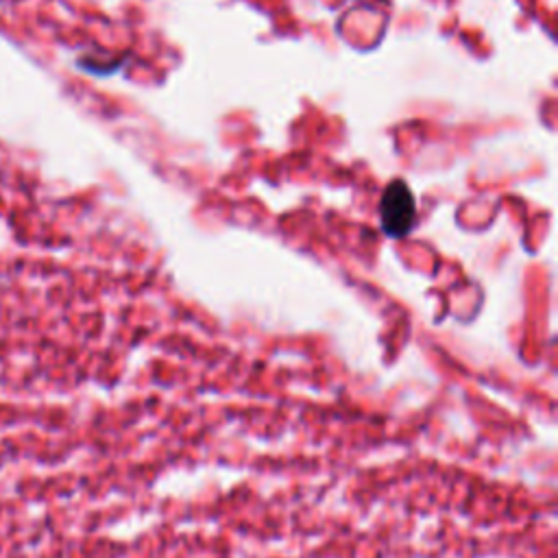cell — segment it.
Masks as SVG:
<instances>
[{
	"label": "cell",
	"instance_id": "1",
	"mask_svg": "<svg viewBox=\"0 0 558 558\" xmlns=\"http://www.w3.org/2000/svg\"><path fill=\"white\" fill-rule=\"evenodd\" d=\"M416 222V203L412 190L403 179H395L386 185L379 201V225L381 231L392 238H405Z\"/></svg>",
	"mask_w": 558,
	"mask_h": 558
}]
</instances>
